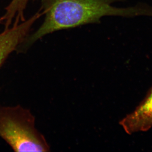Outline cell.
I'll list each match as a JSON object with an SVG mask.
<instances>
[{
	"label": "cell",
	"mask_w": 152,
	"mask_h": 152,
	"mask_svg": "<svg viewBox=\"0 0 152 152\" xmlns=\"http://www.w3.org/2000/svg\"><path fill=\"white\" fill-rule=\"evenodd\" d=\"M125 0H41L45 21L34 33L29 35L18 50H26L47 34L57 31L99 23L105 16L132 17L152 16V7L145 3L126 8H118L112 3Z\"/></svg>",
	"instance_id": "1"
},
{
	"label": "cell",
	"mask_w": 152,
	"mask_h": 152,
	"mask_svg": "<svg viewBox=\"0 0 152 152\" xmlns=\"http://www.w3.org/2000/svg\"><path fill=\"white\" fill-rule=\"evenodd\" d=\"M35 117L20 105L0 104V137L15 152H49L45 136L35 126Z\"/></svg>",
	"instance_id": "2"
},
{
	"label": "cell",
	"mask_w": 152,
	"mask_h": 152,
	"mask_svg": "<svg viewBox=\"0 0 152 152\" xmlns=\"http://www.w3.org/2000/svg\"><path fill=\"white\" fill-rule=\"evenodd\" d=\"M42 15L39 11L27 20L13 23L0 33V67L9 55L16 50L29 36L33 25Z\"/></svg>",
	"instance_id": "3"
},
{
	"label": "cell",
	"mask_w": 152,
	"mask_h": 152,
	"mask_svg": "<svg viewBox=\"0 0 152 152\" xmlns=\"http://www.w3.org/2000/svg\"><path fill=\"white\" fill-rule=\"evenodd\" d=\"M127 134L146 132L152 128V86L148 93L133 112L120 122Z\"/></svg>",
	"instance_id": "4"
},
{
	"label": "cell",
	"mask_w": 152,
	"mask_h": 152,
	"mask_svg": "<svg viewBox=\"0 0 152 152\" xmlns=\"http://www.w3.org/2000/svg\"><path fill=\"white\" fill-rule=\"evenodd\" d=\"M29 0H12L6 8L4 16L7 20H23L24 12Z\"/></svg>",
	"instance_id": "5"
}]
</instances>
